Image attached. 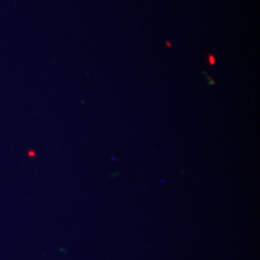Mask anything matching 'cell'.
<instances>
[{
  "mask_svg": "<svg viewBox=\"0 0 260 260\" xmlns=\"http://www.w3.org/2000/svg\"><path fill=\"white\" fill-rule=\"evenodd\" d=\"M28 155H29V156L34 157V156H35V152H34L33 150H31V151H29V152H28Z\"/></svg>",
  "mask_w": 260,
  "mask_h": 260,
  "instance_id": "obj_1",
  "label": "cell"
}]
</instances>
